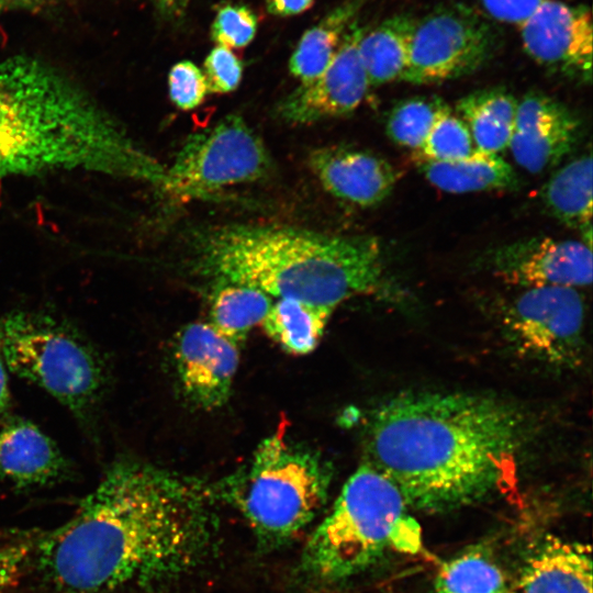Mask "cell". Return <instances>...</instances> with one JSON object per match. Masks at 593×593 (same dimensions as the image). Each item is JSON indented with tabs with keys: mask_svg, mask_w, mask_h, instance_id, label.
<instances>
[{
	"mask_svg": "<svg viewBox=\"0 0 593 593\" xmlns=\"http://www.w3.org/2000/svg\"><path fill=\"white\" fill-rule=\"evenodd\" d=\"M48 171H88L168 192V167L87 92L29 57L0 61V183Z\"/></svg>",
	"mask_w": 593,
	"mask_h": 593,
	"instance_id": "3",
	"label": "cell"
},
{
	"mask_svg": "<svg viewBox=\"0 0 593 593\" xmlns=\"http://www.w3.org/2000/svg\"><path fill=\"white\" fill-rule=\"evenodd\" d=\"M271 170L262 139L233 113L186 139L168 167L169 193L210 198L224 187L265 179Z\"/></svg>",
	"mask_w": 593,
	"mask_h": 593,
	"instance_id": "8",
	"label": "cell"
},
{
	"mask_svg": "<svg viewBox=\"0 0 593 593\" xmlns=\"http://www.w3.org/2000/svg\"><path fill=\"white\" fill-rule=\"evenodd\" d=\"M174 357L182 393L192 405L208 411L227 402L239 365L237 344L210 323H191L178 333Z\"/></svg>",
	"mask_w": 593,
	"mask_h": 593,
	"instance_id": "14",
	"label": "cell"
},
{
	"mask_svg": "<svg viewBox=\"0 0 593 593\" xmlns=\"http://www.w3.org/2000/svg\"><path fill=\"white\" fill-rule=\"evenodd\" d=\"M168 90L170 100L181 110L198 108L209 92L202 69L190 60H181L171 67Z\"/></svg>",
	"mask_w": 593,
	"mask_h": 593,
	"instance_id": "31",
	"label": "cell"
},
{
	"mask_svg": "<svg viewBox=\"0 0 593 593\" xmlns=\"http://www.w3.org/2000/svg\"><path fill=\"white\" fill-rule=\"evenodd\" d=\"M486 15L491 19L519 25L545 0H478Z\"/></svg>",
	"mask_w": 593,
	"mask_h": 593,
	"instance_id": "33",
	"label": "cell"
},
{
	"mask_svg": "<svg viewBox=\"0 0 593 593\" xmlns=\"http://www.w3.org/2000/svg\"><path fill=\"white\" fill-rule=\"evenodd\" d=\"M71 466L56 443L27 419L10 418L0 427V479L20 490L58 483Z\"/></svg>",
	"mask_w": 593,
	"mask_h": 593,
	"instance_id": "17",
	"label": "cell"
},
{
	"mask_svg": "<svg viewBox=\"0 0 593 593\" xmlns=\"http://www.w3.org/2000/svg\"><path fill=\"white\" fill-rule=\"evenodd\" d=\"M369 0H345L301 36L289 60V70L301 85L321 76L333 61L343 38Z\"/></svg>",
	"mask_w": 593,
	"mask_h": 593,
	"instance_id": "20",
	"label": "cell"
},
{
	"mask_svg": "<svg viewBox=\"0 0 593 593\" xmlns=\"http://www.w3.org/2000/svg\"><path fill=\"white\" fill-rule=\"evenodd\" d=\"M416 163L428 182L449 193L513 189L518 183L516 172L499 154L477 148L469 156L454 161Z\"/></svg>",
	"mask_w": 593,
	"mask_h": 593,
	"instance_id": "21",
	"label": "cell"
},
{
	"mask_svg": "<svg viewBox=\"0 0 593 593\" xmlns=\"http://www.w3.org/2000/svg\"><path fill=\"white\" fill-rule=\"evenodd\" d=\"M332 470L321 456L291 444L281 425L257 447L249 466L215 488L236 507L261 549L295 538L326 503Z\"/></svg>",
	"mask_w": 593,
	"mask_h": 593,
	"instance_id": "6",
	"label": "cell"
},
{
	"mask_svg": "<svg viewBox=\"0 0 593 593\" xmlns=\"http://www.w3.org/2000/svg\"><path fill=\"white\" fill-rule=\"evenodd\" d=\"M475 150L466 123L456 114L447 112L434 125L422 147L415 152L416 161H454Z\"/></svg>",
	"mask_w": 593,
	"mask_h": 593,
	"instance_id": "28",
	"label": "cell"
},
{
	"mask_svg": "<svg viewBox=\"0 0 593 593\" xmlns=\"http://www.w3.org/2000/svg\"><path fill=\"white\" fill-rule=\"evenodd\" d=\"M580 130L579 119L566 104L532 91L518 100L507 148L518 166L541 174L557 167L574 149Z\"/></svg>",
	"mask_w": 593,
	"mask_h": 593,
	"instance_id": "15",
	"label": "cell"
},
{
	"mask_svg": "<svg viewBox=\"0 0 593 593\" xmlns=\"http://www.w3.org/2000/svg\"><path fill=\"white\" fill-rule=\"evenodd\" d=\"M526 54L573 80L592 79V14L584 4L545 0L518 26Z\"/></svg>",
	"mask_w": 593,
	"mask_h": 593,
	"instance_id": "11",
	"label": "cell"
},
{
	"mask_svg": "<svg viewBox=\"0 0 593 593\" xmlns=\"http://www.w3.org/2000/svg\"><path fill=\"white\" fill-rule=\"evenodd\" d=\"M40 529H0V593H19Z\"/></svg>",
	"mask_w": 593,
	"mask_h": 593,
	"instance_id": "29",
	"label": "cell"
},
{
	"mask_svg": "<svg viewBox=\"0 0 593 593\" xmlns=\"http://www.w3.org/2000/svg\"><path fill=\"white\" fill-rule=\"evenodd\" d=\"M499 42L488 16L462 3L439 5L417 18L400 80L429 85L472 74L493 56Z\"/></svg>",
	"mask_w": 593,
	"mask_h": 593,
	"instance_id": "9",
	"label": "cell"
},
{
	"mask_svg": "<svg viewBox=\"0 0 593 593\" xmlns=\"http://www.w3.org/2000/svg\"><path fill=\"white\" fill-rule=\"evenodd\" d=\"M210 305V324L239 345L249 331L261 324L273 300L265 292L238 283H220Z\"/></svg>",
	"mask_w": 593,
	"mask_h": 593,
	"instance_id": "26",
	"label": "cell"
},
{
	"mask_svg": "<svg viewBox=\"0 0 593 593\" xmlns=\"http://www.w3.org/2000/svg\"><path fill=\"white\" fill-rule=\"evenodd\" d=\"M416 20L411 13H396L371 30L365 29L358 52L369 86L401 79L407 65Z\"/></svg>",
	"mask_w": 593,
	"mask_h": 593,
	"instance_id": "22",
	"label": "cell"
},
{
	"mask_svg": "<svg viewBox=\"0 0 593 593\" xmlns=\"http://www.w3.org/2000/svg\"><path fill=\"white\" fill-rule=\"evenodd\" d=\"M592 157L582 154L556 170L545 183L542 203L548 213L560 223L584 234V242L592 240Z\"/></svg>",
	"mask_w": 593,
	"mask_h": 593,
	"instance_id": "19",
	"label": "cell"
},
{
	"mask_svg": "<svg viewBox=\"0 0 593 593\" xmlns=\"http://www.w3.org/2000/svg\"><path fill=\"white\" fill-rule=\"evenodd\" d=\"M363 31L358 20L351 23L327 69L279 102L276 112L280 119L310 124L347 115L359 107L370 87L358 52Z\"/></svg>",
	"mask_w": 593,
	"mask_h": 593,
	"instance_id": "13",
	"label": "cell"
},
{
	"mask_svg": "<svg viewBox=\"0 0 593 593\" xmlns=\"http://www.w3.org/2000/svg\"><path fill=\"white\" fill-rule=\"evenodd\" d=\"M429 593H512L490 550L473 546L444 562Z\"/></svg>",
	"mask_w": 593,
	"mask_h": 593,
	"instance_id": "25",
	"label": "cell"
},
{
	"mask_svg": "<svg viewBox=\"0 0 593 593\" xmlns=\"http://www.w3.org/2000/svg\"><path fill=\"white\" fill-rule=\"evenodd\" d=\"M157 3L167 11H178L181 10L187 0H156Z\"/></svg>",
	"mask_w": 593,
	"mask_h": 593,
	"instance_id": "36",
	"label": "cell"
},
{
	"mask_svg": "<svg viewBox=\"0 0 593 593\" xmlns=\"http://www.w3.org/2000/svg\"><path fill=\"white\" fill-rule=\"evenodd\" d=\"M257 32V16L246 5L221 7L211 25V37L216 45L227 48L247 46Z\"/></svg>",
	"mask_w": 593,
	"mask_h": 593,
	"instance_id": "30",
	"label": "cell"
},
{
	"mask_svg": "<svg viewBox=\"0 0 593 593\" xmlns=\"http://www.w3.org/2000/svg\"><path fill=\"white\" fill-rule=\"evenodd\" d=\"M5 366L51 394L82 423L103 398L109 372L98 350L75 328L42 312H13L0 321Z\"/></svg>",
	"mask_w": 593,
	"mask_h": 593,
	"instance_id": "7",
	"label": "cell"
},
{
	"mask_svg": "<svg viewBox=\"0 0 593 593\" xmlns=\"http://www.w3.org/2000/svg\"><path fill=\"white\" fill-rule=\"evenodd\" d=\"M528 423L513 404L468 392H405L370 419L367 463L409 507L448 512L485 500L513 474Z\"/></svg>",
	"mask_w": 593,
	"mask_h": 593,
	"instance_id": "2",
	"label": "cell"
},
{
	"mask_svg": "<svg viewBox=\"0 0 593 593\" xmlns=\"http://www.w3.org/2000/svg\"><path fill=\"white\" fill-rule=\"evenodd\" d=\"M521 593H592L591 547L547 535L527 555Z\"/></svg>",
	"mask_w": 593,
	"mask_h": 593,
	"instance_id": "18",
	"label": "cell"
},
{
	"mask_svg": "<svg viewBox=\"0 0 593 593\" xmlns=\"http://www.w3.org/2000/svg\"><path fill=\"white\" fill-rule=\"evenodd\" d=\"M215 486L113 462L59 526L41 530L19 593H170L219 550Z\"/></svg>",
	"mask_w": 593,
	"mask_h": 593,
	"instance_id": "1",
	"label": "cell"
},
{
	"mask_svg": "<svg viewBox=\"0 0 593 593\" xmlns=\"http://www.w3.org/2000/svg\"><path fill=\"white\" fill-rule=\"evenodd\" d=\"M450 111L436 96L412 97L396 103L387 120V134L398 145L418 150L436 122Z\"/></svg>",
	"mask_w": 593,
	"mask_h": 593,
	"instance_id": "27",
	"label": "cell"
},
{
	"mask_svg": "<svg viewBox=\"0 0 593 593\" xmlns=\"http://www.w3.org/2000/svg\"><path fill=\"white\" fill-rule=\"evenodd\" d=\"M307 164L329 194L362 208L382 202L399 179L387 159L346 146L313 149Z\"/></svg>",
	"mask_w": 593,
	"mask_h": 593,
	"instance_id": "16",
	"label": "cell"
},
{
	"mask_svg": "<svg viewBox=\"0 0 593 593\" xmlns=\"http://www.w3.org/2000/svg\"><path fill=\"white\" fill-rule=\"evenodd\" d=\"M193 248L202 273L276 299L336 310L344 301L382 287V251L372 236L232 224L199 233Z\"/></svg>",
	"mask_w": 593,
	"mask_h": 593,
	"instance_id": "4",
	"label": "cell"
},
{
	"mask_svg": "<svg viewBox=\"0 0 593 593\" xmlns=\"http://www.w3.org/2000/svg\"><path fill=\"white\" fill-rule=\"evenodd\" d=\"M488 267L503 281L525 288L568 287L592 282V247L582 240L535 236L494 249Z\"/></svg>",
	"mask_w": 593,
	"mask_h": 593,
	"instance_id": "12",
	"label": "cell"
},
{
	"mask_svg": "<svg viewBox=\"0 0 593 593\" xmlns=\"http://www.w3.org/2000/svg\"><path fill=\"white\" fill-rule=\"evenodd\" d=\"M407 508L398 488L362 463L309 537L299 575L315 585H333L366 572L391 550L416 552L421 532Z\"/></svg>",
	"mask_w": 593,
	"mask_h": 593,
	"instance_id": "5",
	"label": "cell"
},
{
	"mask_svg": "<svg viewBox=\"0 0 593 593\" xmlns=\"http://www.w3.org/2000/svg\"><path fill=\"white\" fill-rule=\"evenodd\" d=\"M335 309L293 298L272 302L261 322L266 335L291 355H307L318 345Z\"/></svg>",
	"mask_w": 593,
	"mask_h": 593,
	"instance_id": "24",
	"label": "cell"
},
{
	"mask_svg": "<svg viewBox=\"0 0 593 593\" xmlns=\"http://www.w3.org/2000/svg\"><path fill=\"white\" fill-rule=\"evenodd\" d=\"M314 0H266L267 10L277 16H292L311 8Z\"/></svg>",
	"mask_w": 593,
	"mask_h": 593,
	"instance_id": "34",
	"label": "cell"
},
{
	"mask_svg": "<svg viewBox=\"0 0 593 593\" xmlns=\"http://www.w3.org/2000/svg\"><path fill=\"white\" fill-rule=\"evenodd\" d=\"M9 409L10 390L5 371V362L0 346V421H2L8 415Z\"/></svg>",
	"mask_w": 593,
	"mask_h": 593,
	"instance_id": "35",
	"label": "cell"
},
{
	"mask_svg": "<svg viewBox=\"0 0 593 593\" xmlns=\"http://www.w3.org/2000/svg\"><path fill=\"white\" fill-rule=\"evenodd\" d=\"M585 303L575 288H525L507 306L504 323L525 356L556 367H575L584 349Z\"/></svg>",
	"mask_w": 593,
	"mask_h": 593,
	"instance_id": "10",
	"label": "cell"
},
{
	"mask_svg": "<svg viewBox=\"0 0 593 593\" xmlns=\"http://www.w3.org/2000/svg\"><path fill=\"white\" fill-rule=\"evenodd\" d=\"M208 90L213 93L234 91L243 77V64L227 47L215 45L203 61Z\"/></svg>",
	"mask_w": 593,
	"mask_h": 593,
	"instance_id": "32",
	"label": "cell"
},
{
	"mask_svg": "<svg viewBox=\"0 0 593 593\" xmlns=\"http://www.w3.org/2000/svg\"><path fill=\"white\" fill-rule=\"evenodd\" d=\"M518 100L503 88L478 90L456 104L477 149L499 154L506 149L513 133Z\"/></svg>",
	"mask_w": 593,
	"mask_h": 593,
	"instance_id": "23",
	"label": "cell"
}]
</instances>
